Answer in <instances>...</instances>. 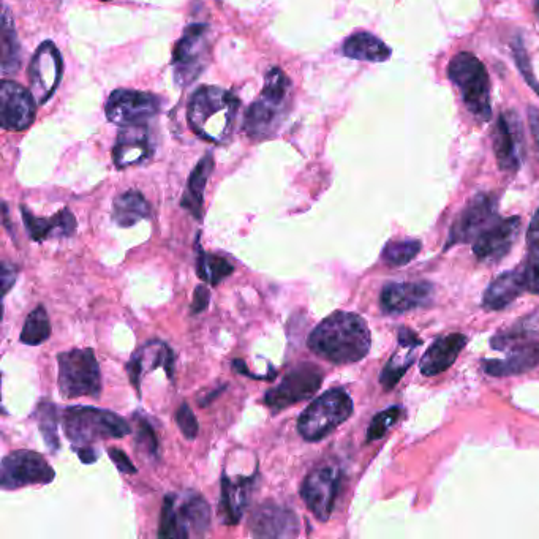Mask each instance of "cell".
Here are the masks:
<instances>
[{"mask_svg":"<svg viewBox=\"0 0 539 539\" xmlns=\"http://www.w3.org/2000/svg\"><path fill=\"white\" fill-rule=\"evenodd\" d=\"M176 495L170 494L163 498L162 516H160L159 538H178L176 527Z\"/></svg>","mask_w":539,"mask_h":539,"instance_id":"39","label":"cell"},{"mask_svg":"<svg viewBox=\"0 0 539 539\" xmlns=\"http://www.w3.org/2000/svg\"><path fill=\"white\" fill-rule=\"evenodd\" d=\"M62 424L73 446L92 445L97 440L122 438L132 434V427L113 411L94 407H68L62 415Z\"/></svg>","mask_w":539,"mask_h":539,"instance_id":"3","label":"cell"},{"mask_svg":"<svg viewBox=\"0 0 539 539\" xmlns=\"http://www.w3.org/2000/svg\"><path fill=\"white\" fill-rule=\"evenodd\" d=\"M494 149L498 166L503 171L519 170L524 159V130L522 122L514 111H505L500 114L495 124Z\"/></svg>","mask_w":539,"mask_h":539,"instance_id":"15","label":"cell"},{"mask_svg":"<svg viewBox=\"0 0 539 539\" xmlns=\"http://www.w3.org/2000/svg\"><path fill=\"white\" fill-rule=\"evenodd\" d=\"M323 370L310 362H302L293 367L280 381L279 386L264 394V405L272 411H282L302 400L312 399L323 383Z\"/></svg>","mask_w":539,"mask_h":539,"instance_id":"8","label":"cell"},{"mask_svg":"<svg viewBox=\"0 0 539 539\" xmlns=\"http://www.w3.org/2000/svg\"><path fill=\"white\" fill-rule=\"evenodd\" d=\"M465 345H467V337L464 334H448V336L438 337L421 359V366H419L421 374L426 375V377L443 374L445 370L453 366Z\"/></svg>","mask_w":539,"mask_h":539,"instance_id":"24","label":"cell"},{"mask_svg":"<svg viewBox=\"0 0 539 539\" xmlns=\"http://www.w3.org/2000/svg\"><path fill=\"white\" fill-rule=\"evenodd\" d=\"M353 413V400L345 389H331L317 397L302 411L298 432L306 441H320L328 437Z\"/></svg>","mask_w":539,"mask_h":539,"instance_id":"4","label":"cell"},{"mask_svg":"<svg viewBox=\"0 0 539 539\" xmlns=\"http://www.w3.org/2000/svg\"><path fill=\"white\" fill-rule=\"evenodd\" d=\"M421 345V340L418 339L415 332L402 329L399 332V347L392 358L389 359L385 369L381 370L380 381L385 389H392L402 380L408 367L413 364L415 359V348Z\"/></svg>","mask_w":539,"mask_h":539,"instance_id":"26","label":"cell"},{"mask_svg":"<svg viewBox=\"0 0 539 539\" xmlns=\"http://www.w3.org/2000/svg\"><path fill=\"white\" fill-rule=\"evenodd\" d=\"M524 291H527V287H525L521 269L505 272L503 276L497 277L494 282L490 283L484 293L483 306L489 310L505 309Z\"/></svg>","mask_w":539,"mask_h":539,"instance_id":"28","label":"cell"},{"mask_svg":"<svg viewBox=\"0 0 539 539\" xmlns=\"http://www.w3.org/2000/svg\"><path fill=\"white\" fill-rule=\"evenodd\" d=\"M400 416H402V408L400 407H391L388 410L380 411L370 423L369 430H367V441L380 440V438L385 437L392 426L399 421Z\"/></svg>","mask_w":539,"mask_h":539,"instance_id":"37","label":"cell"},{"mask_svg":"<svg viewBox=\"0 0 539 539\" xmlns=\"http://www.w3.org/2000/svg\"><path fill=\"white\" fill-rule=\"evenodd\" d=\"M539 364V343H514L513 353L502 361H487L484 370L494 377L524 374Z\"/></svg>","mask_w":539,"mask_h":539,"instance_id":"27","label":"cell"},{"mask_svg":"<svg viewBox=\"0 0 539 539\" xmlns=\"http://www.w3.org/2000/svg\"><path fill=\"white\" fill-rule=\"evenodd\" d=\"M37 100L21 84L4 80L0 84V121L7 130L21 132L31 127L35 119Z\"/></svg>","mask_w":539,"mask_h":539,"instance_id":"16","label":"cell"},{"mask_svg":"<svg viewBox=\"0 0 539 539\" xmlns=\"http://www.w3.org/2000/svg\"><path fill=\"white\" fill-rule=\"evenodd\" d=\"M53 468L49 467L45 457L34 451H15L2 460L0 484L2 489L16 490L32 484L53 483Z\"/></svg>","mask_w":539,"mask_h":539,"instance_id":"9","label":"cell"},{"mask_svg":"<svg viewBox=\"0 0 539 539\" xmlns=\"http://www.w3.org/2000/svg\"><path fill=\"white\" fill-rule=\"evenodd\" d=\"M73 451L78 454V457H80L83 464L89 465L94 464V462H97V449L92 448L91 445L73 446Z\"/></svg>","mask_w":539,"mask_h":539,"instance_id":"46","label":"cell"},{"mask_svg":"<svg viewBox=\"0 0 539 539\" xmlns=\"http://www.w3.org/2000/svg\"><path fill=\"white\" fill-rule=\"evenodd\" d=\"M343 54L356 61L385 62L391 57V49L375 35L359 32L343 43Z\"/></svg>","mask_w":539,"mask_h":539,"instance_id":"31","label":"cell"},{"mask_svg":"<svg viewBox=\"0 0 539 539\" xmlns=\"http://www.w3.org/2000/svg\"><path fill=\"white\" fill-rule=\"evenodd\" d=\"M448 76L459 87L468 111L481 122L489 121L490 83L483 62L473 54L459 53L449 62Z\"/></svg>","mask_w":539,"mask_h":539,"instance_id":"5","label":"cell"},{"mask_svg":"<svg viewBox=\"0 0 539 539\" xmlns=\"http://www.w3.org/2000/svg\"><path fill=\"white\" fill-rule=\"evenodd\" d=\"M209 301H211V291L208 290V287H204V285H198L195 293H193V301L192 304H190V312H192L193 315L203 313L204 310L208 309Z\"/></svg>","mask_w":539,"mask_h":539,"instance_id":"44","label":"cell"},{"mask_svg":"<svg viewBox=\"0 0 539 539\" xmlns=\"http://www.w3.org/2000/svg\"><path fill=\"white\" fill-rule=\"evenodd\" d=\"M342 473L337 465L325 464L315 468L302 483L301 497L318 521L331 517L339 494Z\"/></svg>","mask_w":539,"mask_h":539,"instance_id":"10","label":"cell"},{"mask_svg":"<svg viewBox=\"0 0 539 539\" xmlns=\"http://www.w3.org/2000/svg\"><path fill=\"white\" fill-rule=\"evenodd\" d=\"M176 424H178L179 429H181L182 435L189 440H193L200 432V426H198V419H196L195 413H193L192 408L187 404H182L181 407L176 410Z\"/></svg>","mask_w":539,"mask_h":539,"instance_id":"41","label":"cell"},{"mask_svg":"<svg viewBox=\"0 0 539 539\" xmlns=\"http://www.w3.org/2000/svg\"><path fill=\"white\" fill-rule=\"evenodd\" d=\"M151 217V206L143 193L129 190L117 196L113 204V220L121 228H129Z\"/></svg>","mask_w":539,"mask_h":539,"instance_id":"30","label":"cell"},{"mask_svg":"<svg viewBox=\"0 0 539 539\" xmlns=\"http://www.w3.org/2000/svg\"><path fill=\"white\" fill-rule=\"evenodd\" d=\"M133 419H135L136 426H138L136 445H140L144 453L149 454L151 457L159 456V440H157L152 424L141 415L140 411H136Z\"/></svg>","mask_w":539,"mask_h":539,"instance_id":"38","label":"cell"},{"mask_svg":"<svg viewBox=\"0 0 539 539\" xmlns=\"http://www.w3.org/2000/svg\"><path fill=\"white\" fill-rule=\"evenodd\" d=\"M62 62L61 53L53 42H45L35 51L29 67L31 91L38 105H45L61 83Z\"/></svg>","mask_w":539,"mask_h":539,"instance_id":"14","label":"cell"},{"mask_svg":"<svg viewBox=\"0 0 539 539\" xmlns=\"http://www.w3.org/2000/svg\"><path fill=\"white\" fill-rule=\"evenodd\" d=\"M16 277H18V269L8 261H2V287H4V296H7L8 291L12 290L15 285Z\"/></svg>","mask_w":539,"mask_h":539,"instance_id":"45","label":"cell"},{"mask_svg":"<svg viewBox=\"0 0 539 539\" xmlns=\"http://www.w3.org/2000/svg\"><path fill=\"white\" fill-rule=\"evenodd\" d=\"M521 271L527 291L539 294V245L530 247V253H528L527 261H525Z\"/></svg>","mask_w":539,"mask_h":539,"instance_id":"40","label":"cell"},{"mask_svg":"<svg viewBox=\"0 0 539 539\" xmlns=\"http://www.w3.org/2000/svg\"><path fill=\"white\" fill-rule=\"evenodd\" d=\"M527 241L528 247H535V245H539V208L538 211H536L532 222H530V227H528Z\"/></svg>","mask_w":539,"mask_h":539,"instance_id":"47","label":"cell"},{"mask_svg":"<svg viewBox=\"0 0 539 539\" xmlns=\"http://www.w3.org/2000/svg\"><path fill=\"white\" fill-rule=\"evenodd\" d=\"M223 391H225V386H223V388L217 389V391H212L211 394H209V396L206 397V399L201 400L200 402L201 407H203V405L204 407H206V405H208L209 402H212V400L217 399V397H219Z\"/></svg>","mask_w":539,"mask_h":539,"instance_id":"49","label":"cell"},{"mask_svg":"<svg viewBox=\"0 0 539 539\" xmlns=\"http://www.w3.org/2000/svg\"><path fill=\"white\" fill-rule=\"evenodd\" d=\"M528 121H530V129H532L533 140H535L539 157V110H536L533 106L528 110Z\"/></svg>","mask_w":539,"mask_h":539,"instance_id":"48","label":"cell"},{"mask_svg":"<svg viewBox=\"0 0 539 539\" xmlns=\"http://www.w3.org/2000/svg\"><path fill=\"white\" fill-rule=\"evenodd\" d=\"M498 220L497 200L494 196L478 195L464 211L460 212L453 228L449 231L446 249L456 244H468L475 241L479 234Z\"/></svg>","mask_w":539,"mask_h":539,"instance_id":"13","label":"cell"},{"mask_svg":"<svg viewBox=\"0 0 539 539\" xmlns=\"http://www.w3.org/2000/svg\"><path fill=\"white\" fill-rule=\"evenodd\" d=\"M238 110L236 95L220 87L203 86L190 97L187 119L196 135L222 144L231 138Z\"/></svg>","mask_w":539,"mask_h":539,"instance_id":"2","label":"cell"},{"mask_svg":"<svg viewBox=\"0 0 539 539\" xmlns=\"http://www.w3.org/2000/svg\"><path fill=\"white\" fill-rule=\"evenodd\" d=\"M253 484H255V476L253 475L238 476V478L234 479L230 478V476L223 475L220 513H222L225 524H239L245 508L249 506Z\"/></svg>","mask_w":539,"mask_h":539,"instance_id":"23","label":"cell"},{"mask_svg":"<svg viewBox=\"0 0 539 539\" xmlns=\"http://www.w3.org/2000/svg\"><path fill=\"white\" fill-rule=\"evenodd\" d=\"M59 391L67 399L98 397L102 394V374L91 348H75L57 356Z\"/></svg>","mask_w":539,"mask_h":539,"instance_id":"6","label":"cell"},{"mask_svg":"<svg viewBox=\"0 0 539 539\" xmlns=\"http://www.w3.org/2000/svg\"><path fill=\"white\" fill-rule=\"evenodd\" d=\"M108 456L116 464V467L119 468V472L125 473V475H135L136 467L122 449L110 448L108 449Z\"/></svg>","mask_w":539,"mask_h":539,"instance_id":"42","label":"cell"},{"mask_svg":"<svg viewBox=\"0 0 539 539\" xmlns=\"http://www.w3.org/2000/svg\"><path fill=\"white\" fill-rule=\"evenodd\" d=\"M250 533L257 538H294L299 535V521L291 509L266 503L252 514Z\"/></svg>","mask_w":539,"mask_h":539,"instance_id":"18","label":"cell"},{"mask_svg":"<svg viewBox=\"0 0 539 539\" xmlns=\"http://www.w3.org/2000/svg\"><path fill=\"white\" fill-rule=\"evenodd\" d=\"M21 214H23L27 233L31 236L32 241L35 242H43L51 238H70L75 233L76 227H78L75 215L68 211V209L57 212L51 219L35 217L24 206H21Z\"/></svg>","mask_w":539,"mask_h":539,"instance_id":"25","label":"cell"},{"mask_svg":"<svg viewBox=\"0 0 539 539\" xmlns=\"http://www.w3.org/2000/svg\"><path fill=\"white\" fill-rule=\"evenodd\" d=\"M234 272V266L227 258L215 255V253L198 250L196 258V274L204 283L217 287L219 283L230 277Z\"/></svg>","mask_w":539,"mask_h":539,"instance_id":"32","label":"cell"},{"mask_svg":"<svg viewBox=\"0 0 539 539\" xmlns=\"http://www.w3.org/2000/svg\"><path fill=\"white\" fill-rule=\"evenodd\" d=\"M527 51H524L522 46H516L514 48V56H516L517 65L521 68V72L524 73L525 78H527L528 84L535 89L536 94H539V84L536 83L533 78L532 68H530V62H528Z\"/></svg>","mask_w":539,"mask_h":539,"instance_id":"43","label":"cell"},{"mask_svg":"<svg viewBox=\"0 0 539 539\" xmlns=\"http://www.w3.org/2000/svg\"><path fill=\"white\" fill-rule=\"evenodd\" d=\"M35 416H37L38 429L45 438L46 446L51 451H57L59 449V434H57L59 416H57L56 405L51 404L49 400H43L38 404Z\"/></svg>","mask_w":539,"mask_h":539,"instance_id":"35","label":"cell"},{"mask_svg":"<svg viewBox=\"0 0 539 539\" xmlns=\"http://www.w3.org/2000/svg\"><path fill=\"white\" fill-rule=\"evenodd\" d=\"M49 337H51V323H49L48 313L43 306L35 307L24 321L19 340L29 347H38Z\"/></svg>","mask_w":539,"mask_h":539,"instance_id":"33","label":"cell"},{"mask_svg":"<svg viewBox=\"0 0 539 539\" xmlns=\"http://www.w3.org/2000/svg\"><path fill=\"white\" fill-rule=\"evenodd\" d=\"M535 15L536 21H538L539 24V0H535Z\"/></svg>","mask_w":539,"mask_h":539,"instance_id":"50","label":"cell"},{"mask_svg":"<svg viewBox=\"0 0 539 539\" xmlns=\"http://www.w3.org/2000/svg\"><path fill=\"white\" fill-rule=\"evenodd\" d=\"M310 350L332 364H355L366 358L372 339L366 321L359 315L336 312L310 332Z\"/></svg>","mask_w":539,"mask_h":539,"instance_id":"1","label":"cell"},{"mask_svg":"<svg viewBox=\"0 0 539 539\" xmlns=\"http://www.w3.org/2000/svg\"><path fill=\"white\" fill-rule=\"evenodd\" d=\"M151 136L144 127L138 125H125L117 136L116 146L113 149V160L117 168L140 165L151 157Z\"/></svg>","mask_w":539,"mask_h":539,"instance_id":"21","label":"cell"},{"mask_svg":"<svg viewBox=\"0 0 539 539\" xmlns=\"http://www.w3.org/2000/svg\"><path fill=\"white\" fill-rule=\"evenodd\" d=\"M208 29L203 24L187 27L176 49H174V70L179 84H189L196 80L204 67V57L208 56Z\"/></svg>","mask_w":539,"mask_h":539,"instance_id":"12","label":"cell"},{"mask_svg":"<svg viewBox=\"0 0 539 539\" xmlns=\"http://www.w3.org/2000/svg\"><path fill=\"white\" fill-rule=\"evenodd\" d=\"M291 83L280 68H272L266 75L263 92L245 114L244 129L252 138L271 135L279 125V116L290 94Z\"/></svg>","mask_w":539,"mask_h":539,"instance_id":"7","label":"cell"},{"mask_svg":"<svg viewBox=\"0 0 539 539\" xmlns=\"http://www.w3.org/2000/svg\"><path fill=\"white\" fill-rule=\"evenodd\" d=\"M434 287L427 282L391 283L381 291V307L389 313H404L429 304Z\"/></svg>","mask_w":539,"mask_h":539,"instance_id":"19","label":"cell"},{"mask_svg":"<svg viewBox=\"0 0 539 539\" xmlns=\"http://www.w3.org/2000/svg\"><path fill=\"white\" fill-rule=\"evenodd\" d=\"M421 252V242L413 241H394L389 242L383 249V260L389 266H405L411 260H415L416 255Z\"/></svg>","mask_w":539,"mask_h":539,"instance_id":"36","label":"cell"},{"mask_svg":"<svg viewBox=\"0 0 539 539\" xmlns=\"http://www.w3.org/2000/svg\"><path fill=\"white\" fill-rule=\"evenodd\" d=\"M174 514L178 538L204 536L208 533L211 525V508L200 495H187L178 506L174 505Z\"/></svg>","mask_w":539,"mask_h":539,"instance_id":"22","label":"cell"},{"mask_svg":"<svg viewBox=\"0 0 539 539\" xmlns=\"http://www.w3.org/2000/svg\"><path fill=\"white\" fill-rule=\"evenodd\" d=\"M212 170H214L212 155H206L190 174L187 189L182 196V208L187 209L196 220L203 219L204 189H206Z\"/></svg>","mask_w":539,"mask_h":539,"instance_id":"29","label":"cell"},{"mask_svg":"<svg viewBox=\"0 0 539 539\" xmlns=\"http://www.w3.org/2000/svg\"><path fill=\"white\" fill-rule=\"evenodd\" d=\"M19 64H21V49L18 35L8 10H5L2 16V72L4 75H10L18 70Z\"/></svg>","mask_w":539,"mask_h":539,"instance_id":"34","label":"cell"},{"mask_svg":"<svg viewBox=\"0 0 539 539\" xmlns=\"http://www.w3.org/2000/svg\"><path fill=\"white\" fill-rule=\"evenodd\" d=\"M100 2H110V0H100Z\"/></svg>","mask_w":539,"mask_h":539,"instance_id":"51","label":"cell"},{"mask_svg":"<svg viewBox=\"0 0 539 539\" xmlns=\"http://www.w3.org/2000/svg\"><path fill=\"white\" fill-rule=\"evenodd\" d=\"M159 98L149 92L117 89L108 98L106 116L114 124L138 125L159 113Z\"/></svg>","mask_w":539,"mask_h":539,"instance_id":"11","label":"cell"},{"mask_svg":"<svg viewBox=\"0 0 539 539\" xmlns=\"http://www.w3.org/2000/svg\"><path fill=\"white\" fill-rule=\"evenodd\" d=\"M521 231V219H498L473 241V253L479 261H498L508 255Z\"/></svg>","mask_w":539,"mask_h":539,"instance_id":"17","label":"cell"},{"mask_svg":"<svg viewBox=\"0 0 539 539\" xmlns=\"http://www.w3.org/2000/svg\"><path fill=\"white\" fill-rule=\"evenodd\" d=\"M165 369L168 377H173L174 374V355L171 348L162 342H151L144 345L141 350L136 351L135 355L127 364V372H129L130 383L141 397V380L147 370Z\"/></svg>","mask_w":539,"mask_h":539,"instance_id":"20","label":"cell"}]
</instances>
